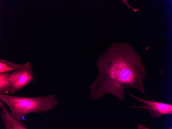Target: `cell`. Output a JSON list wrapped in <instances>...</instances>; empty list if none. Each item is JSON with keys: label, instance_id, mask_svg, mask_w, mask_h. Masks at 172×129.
Segmentation results:
<instances>
[{"label": "cell", "instance_id": "obj_8", "mask_svg": "<svg viewBox=\"0 0 172 129\" xmlns=\"http://www.w3.org/2000/svg\"><path fill=\"white\" fill-rule=\"evenodd\" d=\"M137 129H149V128L147 127L145 125L142 124H139L137 125Z\"/></svg>", "mask_w": 172, "mask_h": 129}, {"label": "cell", "instance_id": "obj_7", "mask_svg": "<svg viewBox=\"0 0 172 129\" xmlns=\"http://www.w3.org/2000/svg\"><path fill=\"white\" fill-rule=\"evenodd\" d=\"M9 73L0 72V94H7L9 92L11 84L6 80Z\"/></svg>", "mask_w": 172, "mask_h": 129}, {"label": "cell", "instance_id": "obj_3", "mask_svg": "<svg viewBox=\"0 0 172 129\" xmlns=\"http://www.w3.org/2000/svg\"><path fill=\"white\" fill-rule=\"evenodd\" d=\"M6 80L11 84L9 93L15 94L18 91L35 80L34 72L31 63L27 62L18 69L9 74Z\"/></svg>", "mask_w": 172, "mask_h": 129}, {"label": "cell", "instance_id": "obj_4", "mask_svg": "<svg viewBox=\"0 0 172 129\" xmlns=\"http://www.w3.org/2000/svg\"><path fill=\"white\" fill-rule=\"evenodd\" d=\"M133 98L142 102L141 106H132L133 108H139L147 110L151 118H159L161 115L172 114V105L158 101L153 100L149 101L137 97L132 93L127 91Z\"/></svg>", "mask_w": 172, "mask_h": 129}, {"label": "cell", "instance_id": "obj_2", "mask_svg": "<svg viewBox=\"0 0 172 129\" xmlns=\"http://www.w3.org/2000/svg\"><path fill=\"white\" fill-rule=\"evenodd\" d=\"M53 97H20L0 94V99L9 107L11 114L16 120L23 119L30 113H41L50 110L55 105Z\"/></svg>", "mask_w": 172, "mask_h": 129}, {"label": "cell", "instance_id": "obj_5", "mask_svg": "<svg viewBox=\"0 0 172 129\" xmlns=\"http://www.w3.org/2000/svg\"><path fill=\"white\" fill-rule=\"evenodd\" d=\"M5 102L0 99V107L3 112L1 114L3 123L6 129H27L23 122H20L15 119L8 112Z\"/></svg>", "mask_w": 172, "mask_h": 129}, {"label": "cell", "instance_id": "obj_1", "mask_svg": "<svg viewBox=\"0 0 172 129\" xmlns=\"http://www.w3.org/2000/svg\"><path fill=\"white\" fill-rule=\"evenodd\" d=\"M96 65L99 72L93 87L96 99L109 94L124 100L127 88L136 89L151 99L143 86L147 74L142 59L128 44H113L100 55Z\"/></svg>", "mask_w": 172, "mask_h": 129}, {"label": "cell", "instance_id": "obj_6", "mask_svg": "<svg viewBox=\"0 0 172 129\" xmlns=\"http://www.w3.org/2000/svg\"><path fill=\"white\" fill-rule=\"evenodd\" d=\"M19 64L8 60L0 59V72L9 73L18 69L23 65Z\"/></svg>", "mask_w": 172, "mask_h": 129}]
</instances>
